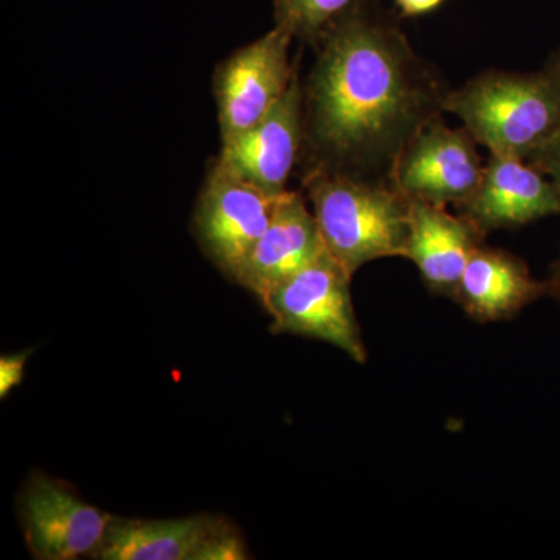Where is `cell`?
<instances>
[{"mask_svg": "<svg viewBox=\"0 0 560 560\" xmlns=\"http://www.w3.org/2000/svg\"><path fill=\"white\" fill-rule=\"evenodd\" d=\"M308 81V131L340 167L386 168L422 125L440 116V91L404 33L353 5L319 38Z\"/></svg>", "mask_w": 560, "mask_h": 560, "instance_id": "6da1fadb", "label": "cell"}, {"mask_svg": "<svg viewBox=\"0 0 560 560\" xmlns=\"http://www.w3.org/2000/svg\"><path fill=\"white\" fill-rule=\"evenodd\" d=\"M442 110L455 114L490 154L526 161L560 135V84L547 69L490 70L447 92Z\"/></svg>", "mask_w": 560, "mask_h": 560, "instance_id": "7a4b0ae2", "label": "cell"}, {"mask_svg": "<svg viewBox=\"0 0 560 560\" xmlns=\"http://www.w3.org/2000/svg\"><path fill=\"white\" fill-rule=\"evenodd\" d=\"M307 189L324 246L350 276L372 260L405 256L408 200L396 187L318 168Z\"/></svg>", "mask_w": 560, "mask_h": 560, "instance_id": "3957f363", "label": "cell"}, {"mask_svg": "<svg viewBox=\"0 0 560 560\" xmlns=\"http://www.w3.org/2000/svg\"><path fill=\"white\" fill-rule=\"evenodd\" d=\"M350 279L326 250L260 301L271 315V330L329 342L357 363H364L368 350L350 298Z\"/></svg>", "mask_w": 560, "mask_h": 560, "instance_id": "277c9868", "label": "cell"}, {"mask_svg": "<svg viewBox=\"0 0 560 560\" xmlns=\"http://www.w3.org/2000/svg\"><path fill=\"white\" fill-rule=\"evenodd\" d=\"M477 143L466 128L433 117L401 149L389 173L393 186L407 200L463 208L485 172Z\"/></svg>", "mask_w": 560, "mask_h": 560, "instance_id": "5b68a950", "label": "cell"}, {"mask_svg": "<svg viewBox=\"0 0 560 560\" xmlns=\"http://www.w3.org/2000/svg\"><path fill=\"white\" fill-rule=\"evenodd\" d=\"M283 194H268L219 162L213 165L198 198L195 232L209 259L228 278L237 280Z\"/></svg>", "mask_w": 560, "mask_h": 560, "instance_id": "8992f818", "label": "cell"}, {"mask_svg": "<svg viewBox=\"0 0 560 560\" xmlns=\"http://www.w3.org/2000/svg\"><path fill=\"white\" fill-rule=\"evenodd\" d=\"M290 32L275 31L228 58L215 75L217 106L223 143L256 127L271 113L296 79L290 65Z\"/></svg>", "mask_w": 560, "mask_h": 560, "instance_id": "52a82bcc", "label": "cell"}, {"mask_svg": "<svg viewBox=\"0 0 560 560\" xmlns=\"http://www.w3.org/2000/svg\"><path fill=\"white\" fill-rule=\"evenodd\" d=\"M25 544L39 560L94 559L110 517L81 499L69 485L33 474L20 499Z\"/></svg>", "mask_w": 560, "mask_h": 560, "instance_id": "ba28073f", "label": "cell"}, {"mask_svg": "<svg viewBox=\"0 0 560 560\" xmlns=\"http://www.w3.org/2000/svg\"><path fill=\"white\" fill-rule=\"evenodd\" d=\"M304 95L293 80L278 105L256 127L223 143L219 164L268 194L287 191L302 140Z\"/></svg>", "mask_w": 560, "mask_h": 560, "instance_id": "9c48e42d", "label": "cell"}, {"mask_svg": "<svg viewBox=\"0 0 560 560\" xmlns=\"http://www.w3.org/2000/svg\"><path fill=\"white\" fill-rule=\"evenodd\" d=\"M460 210L486 234L560 215V191L528 161L492 154L480 186Z\"/></svg>", "mask_w": 560, "mask_h": 560, "instance_id": "30bf717a", "label": "cell"}, {"mask_svg": "<svg viewBox=\"0 0 560 560\" xmlns=\"http://www.w3.org/2000/svg\"><path fill=\"white\" fill-rule=\"evenodd\" d=\"M315 215L300 194L287 190L268 230L249 254L235 282L264 300L276 285L326 253Z\"/></svg>", "mask_w": 560, "mask_h": 560, "instance_id": "8fae6325", "label": "cell"}, {"mask_svg": "<svg viewBox=\"0 0 560 560\" xmlns=\"http://www.w3.org/2000/svg\"><path fill=\"white\" fill-rule=\"evenodd\" d=\"M482 232L466 217L452 215L444 206L408 200L405 256L418 267L431 290L455 293L470 257L480 248Z\"/></svg>", "mask_w": 560, "mask_h": 560, "instance_id": "7c38bea8", "label": "cell"}, {"mask_svg": "<svg viewBox=\"0 0 560 560\" xmlns=\"http://www.w3.org/2000/svg\"><path fill=\"white\" fill-rule=\"evenodd\" d=\"M223 517L195 515L172 521L110 517L97 560H208L217 537L230 526Z\"/></svg>", "mask_w": 560, "mask_h": 560, "instance_id": "4fadbf2b", "label": "cell"}, {"mask_svg": "<svg viewBox=\"0 0 560 560\" xmlns=\"http://www.w3.org/2000/svg\"><path fill=\"white\" fill-rule=\"evenodd\" d=\"M544 294H548V282L534 278L525 261L481 245L470 257L453 298L471 318L489 323L517 315Z\"/></svg>", "mask_w": 560, "mask_h": 560, "instance_id": "5bb4252c", "label": "cell"}, {"mask_svg": "<svg viewBox=\"0 0 560 560\" xmlns=\"http://www.w3.org/2000/svg\"><path fill=\"white\" fill-rule=\"evenodd\" d=\"M357 0H275L276 24L291 36L319 40Z\"/></svg>", "mask_w": 560, "mask_h": 560, "instance_id": "9a60e30c", "label": "cell"}, {"mask_svg": "<svg viewBox=\"0 0 560 560\" xmlns=\"http://www.w3.org/2000/svg\"><path fill=\"white\" fill-rule=\"evenodd\" d=\"M526 161L547 175L560 191V135L530 154Z\"/></svg>", "mask_w": 560, "mask_h": 560, "instance_id": "2e32d148", "label": "cell"}, {"mask_svg": "<svg viewBox=\"0 0 560 560\" xmlns=\"http://www.w3.org/2000/svg\"><path fill=\"white\" fill-rule=\"evenodd\" d=\"M28 353L31 352L13 353L0 359V397L2 399L9 396L11 389L21 385Z\"/></svg>", "mask_w": 560, "mask_h": 560, "instance_id": "e0dca14e", "label": "cell"}, {"mask_svg": "<svg viewBox=\"0 0 560 560\" xmlns=\"http://www.w3.org/2000/svg\"><path fill=\"white\" fill-rule=\"evenodd\" d=\"M396 2L407 16H419L436 9L442 0H396Z\"/></svg>", "mask_w": 560, "mask_h": 560, "instance_id": "ac0fdd59", "label": "cell"}, {"mask_svg": "<svg viewBox=\"0 0 560 560\" xmlns=\"http://www.w3.org/2000/svg\"><path fill=\"white\" fill-rule=\"evenodd\" d=\"M548 282V293L552 294L560 302V260L552 267Z\"/></svg>", "mask_w": 560, "mask_h": 560, "instance_id": "d6986e66", "label": "cell"}, {"mask_svg": "<svg viewBox=\"0 0 560 560\" xmlns=\"http://www.w3.org/2000/svg\"><path fill=\"white\" fill-rule=\"evenodd\" d=\"M545 69H547L560 84V50L551 58V61L548 62V66Z\"/></svg>", "mask_w": 560, "mask_h": 560, "instance_id": "ffe728a7", "label": "cell"}]
</instances>
